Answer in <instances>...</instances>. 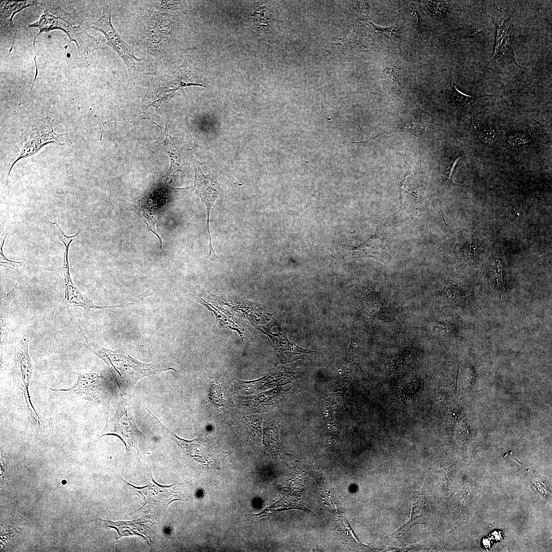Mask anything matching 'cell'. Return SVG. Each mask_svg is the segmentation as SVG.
Masks as SVG:
<instances>
[{"instance_id": "cell-15", "label": "cell", "mask_w": 552, "mask_h": 552, "mask_svg": "<svg viewBox=\"0 0 552 552\" xmlns=\"http://www.w3.org/2000/svg\"><path fill=\"white\" fill-rule=\"evenodd\" d=\"M483 247V241L477 232L464 230L459 236L454 252L462 262L472 263L478 259Z\"/></svg>"}, {"instance_id": "cell-32", "label": "cell", "mask_w": 552, "mask_h": 552, "mask_svg": "<svg viewBox=\"0 0 552 552\" xmlns=\"http://www.w3.org/2000/svg\"><path fill=\"white\" fill-rule=\"evenodd\" d=\"M152 5L161 10H174L180 8L181 2L174 1H151Z\"/></svg>"}, {"instance_id": "cell-31", "label": "cell", "mask_w": 552, "mask_h": 552, "mask_svg": "<svg viewBox=\"0 0 552 552\" xmlns=\"http://www.w3.org/2000/svg\"><path fill=\"white\" fill-rule=\"evenodd\" d=\"M48 221L55 233L58 237L60 240L64 244L65 249L68 250L70 244L79 235V229H78L77 233L75 235L71 236H67L61 230L56 222H52L49 219H48Z\"/></svg>"}, {"instance_id": "cell-14", "label": "cell", "mask_w": 552, "mask_h": 552, "mask_svg": "<svg viewBox=\"0 0 552 552\" xmlns=\"http://www.w3.org/2000/svg\"><path fill=\"white\" fill-rule=\"evenodd\" d=\"M157 13L148 23L149 48L159 51L166 44L174 29V24L170 15Z\"/></svg>"}, {"instance_id": "cell-20", "label": "cell", "mask_w": 552, "mask_h": 552, "mask_svg": "<svg viewBox=\"0 0 552 552\" xmlns=\"http://www.w3.org/2000/svg\"><path fill=\"white\" fill-rule=\"evenodd\" d=\"M425 499L422 496H417L411 505L410 517L408 522L393 534L396 537L402 536L414 524L425 520L427 510Z\"/></svg>"}, {"instance_id": "cell-13", "label": "cell", "mask_w": 552, "mask_h": 552, "mask_svg": "<svg viewBox=\"0 0 552 552\" xmlns=\"http://www.w3.org/2000/svg\"><path fill=\"white\" fill-rule=\"evenodd\" d=\"M348 249L353 258H371L384 262L389 252V241L384 231L378 227L368 240Z\"/></svg>"}, {"instance_id": "cell-28", "label": "cell", "mask_w": 552, "mask_h": 552, "mask_svg": "<svg viewBox=\"0 0 552 552\" xmlns=\"http://www.w3.org/2000/svg\"><path fill=\"white\" fill-rule=\"evenodd\" d=\"M435 325L432 327L433 331H436L443 336L449 337H455L457 334L458 330L457 326L450 323H436Z\"/></svg>"}, {"instance_id": "cell-19", "label": "cell", "mask_w": 552, "mask_h": 552, "mask_svg": "<svg viewBox=\"0 0 552 552\" xmlns=\"http://www.w3.org/2000/svg\"><path fill=\"white\" fill-rule=\"evenodd\" d=\"M40 4L38 1H26L23 2L1 1V21L6 27H12V18L14 14L18 11L28 7Z\"/></svg>"}, {"instance_id": "cell-24", "label": "cell", "mask_w": 552, "mask_h": 552, "mask_svg": "<svg viewBox=\"0 0 552 552\" xmlns=\"http://www.w3.org/2000/svg\"><path fill=\"white\" fill-rule=\"evenodd\" d=\"M489 269L498 289L504 290V266L500 256L496 255L492 259Z\"/></svg>"}, {"instance_id": "cell-26", "label": "cell", "mask_w": 552, "mask_h": 552, "mask_svg": "<svg viewBox=\"0 0 552 552\" xmlns=\"http://www.w3.org/2000/svg\"><path fill=\"white\" fill-rule=\"evenodd\" d=\"M384 80L392 89L398 90L401 88V75L396 66L386 67L384 71Z\"/></svg>"}, {"instance_id": "cell-3", "label": "cell", "mask_w": 552, "mask_h": 552, "mask_svg": "<svg viewBox=\"0 0 552 552\" xmlns=\"http://www.w3.org/2000/svg\"><path fill=\"white\" fill-rule=\"evenodd\" d=\"M114 379L102 373H81L75 383L66 389L49 388L57 397L66 400H85L102 411L107 418L110 413V403L117 394Z\"/></svg>"}, {"instance_id": "cell-10", "label": "cell", "mask_w": 552, "mask_h": 552, "mask_svg": "<svg viewBox=\"0 0 552 552\" xmlns=\"http://www.w3.org/2000/svg\"><path fill=\"white\" fill-rule=\"evenodd\" d=\"M195 168V180L194 188L200 197L202 202L205 204L207 214L206 227L209 237V258L214 260L218 258L211 243L210 232V214L212 206L215 202L222 195L223 190L220 184L216 180L213 175L208 171H204L199 165L193 164Z\"/></svg>"}, {"instance_id": "cell-25", "label": "cell", "mask_w": 552, "mask_h": 552, "mask_svg": "<svg viewBox=\"0 0 552 552\" xmlns=\"http://www.w3.org/2000/svg\"><path fill=\"white\" fill-rule=\"evenodd\" d=\"M441 293L450 302L457 304L465 297V291L460 286L446 281Z\"/></svg>"}, {"instance_id": "cell-22", "label": "cell", "mask_w": 552, "mask_h": 552, "mask_svg": "<svg viewBox=\"0 0 552 552\" xmlns=\"http://www.w3.org/2000/svg\"><path fill=\"white\" fill-rule=\"evenodd\" d=\"M8 234L4 237L3 243L1 245L0 248V265L1 266L5 267L6 269L9 270L12 269L15 270L18 274V281L17 284H21L24 283L26 280V277L25 275V271L28 268H39L41 269H45L47 270H51L49 269H47L43 267L39 266L36 265L32 264L25 262H16L11 261L7 259L4 255L3 251V247Z\"/></svg>"}, {"instance_id": "cell-34", "label": "cell", "mask_w": 552, "mask_h": 552, "mask_svg": "<svg viewBox=\"0 0 552 552\" xmlns=\"http://www.w3.org/2000/svg\"><path fill=\"white\" fill-rule=\"evenodd\" d=\"M221 391V387L217 385H213L212 386L210 393V399L216 405L223 404V402L224 401L225 395L223 392L219 394Z\"/></svg>"}, {"instance_id": "cell-27", "label": "cell", "mask_w": 552, "mask_h": 552, "mask_svg": "<svg viewBox=\"0 0 552 552\" xmlns=\"http://www.w3.org/2000/svg\"><path fill=\"white\" fill-rule=\"evenodd\" d=\"M427 8L434 16L441 19L446 17L450 12L451 5L446 1H429Z\"/></svg>"}, {"instance_id": "cell-18", "label": "cell", "mask_w": 552, "mask_h": 552, "mask_svg": "<svg viewBox=\"0 0 552 552\" xmlns=\"http://www.w3.org/2000/svg\"><path fill=\"white\" fill-rule=\"evenodd\" d=\"M357 340L354 335L352 336L349 346L348 353L339 369L337 376L336 388L337 390L342 388L348 382L350 375L353 371L357 353Z\"/></svg>"}, {"instance_id": "cell-12", "label": "cell", "mask_w": 552, "mask_h": 552, "mask_svg": "<svg viewBox=\"0 0 552 552\" xmlns=\"http://www.w3.org/2000/svg\"><path fill=\"white\" fill-rule=\"evenodd\" d=\"M134 490L141 494L145 503L141 508L146 504L155 507L159 510H165L172 502L175 500H184L179 497V492L175 484L171 486H162L156 483L151 475V481L149 485L136 488L132 485Z\"/></svg>"}, {"instance_id": "cell-4", "label": "cell", "mask_w": 552, "mask_h": 552, "mask_svg": "<svg viewBox=\"0 0 552 552\" xmlns=\"http://www.w3.org/2000/svg\"><path fill=\"white\" fill-rule=\"evenodd\" d=\"M13 383L18 406L35 427H42L40 416L34 407L29 388L33 365L29 352V338L25 335L15 343L11 369Z\"/></svg>"}, {"instance_id": "cell-17", "label": "cell", "mask_w": 552, "mask_h": 552, "mask_svg": "<svg viewBox=\"0 0 552 552\" xmlns=\"http://www.w3.org/2000/svg\"><path fill=\"white\" fill-rule=\"evenodd\" d=\"M366 302L368 307L367 315L373 319H377L384 322L393 320L389 308L386 305L380 295L376 291H372L366 296Z\"/></svg>"}, {"instance_id": "cell-1", "label": "cell", "mask_w": 552, "mask_h": 552, "mask_svg": "<svg viewBox=\"0 0 552 552\" xmlns=\"http://www.w3.org/2000/svg\"><path fill=\"white\" fill-rule=\"evenodd\" d=\"M77 325L83 338L82 344L105 363L120 393L124 395L129 396L134 385L145 377L169 370L177 371L171 363H145L132 357L124 351L110 350L101 347L85 335L79 323Z\"/></svg>"}, {"instance_id": "cell-30", "label": "cell", "mask_w": 552, "mask_h": 552, "mask_svg": "<svg viewBox=\"0 0 552 552\" xmlns=\"http://www.w3.org/2000/svg\"><path fill=\"white\" fill-rule=\"evenodd\" d=\"M496 133L495 129L489 125L479 126L477 130L478 139L485 143H492L496 140Z\"/></svg>"}, {"instance_id": "cell-16", "label": "cell", "mask_w": 552, "mask_h": 552, "mask_svg": "<svg viewBox=\"0 0 552 552\" xmlns=\"http://www.w3.org/2000/svg\"><path fill=\"white\" fill-rule=\"evenodd\" d=\"M340 393L328 394L322 399L323 415L325 427L330 433H335L339 425L343 404Z\"/></svg>"}, {"instance_id": "cell-23", "label": "cell", "mask_w": 552, "mask_h": 552, "mask_svg": "<svg viewBox=\"0 0 552 552\" xmlns=\"http://www.w3.org/2000/svg\"><path fill=\"white\" fill-rule=\"evenodd\" d=\"M369 25L371 30L373 31L377 38L383 41L390 42L398 41L401 37V30L398 27L382 28L377 26L371 22Z\"/></svg>"}, {"instance_id": "cell-29", "label": "cell", "mask_w": 552, "mask_h": 552, "mask_svg": "<svg viewBox=\"0 0 552 552\" xmlns=\"http://www.w3.org/2000/svg\"><path fill=\"white\" fill-rule=\"evenodd\" d=\"M408 11L410 19L413 27L417 30L420 35L424 39H426L424 35L425 28L422 22L419 11L415 7H414V6H410L409 7Z\"/></svg>"}, {"instance_id": "cell-7", "label": "cell", "mask_w": 552, "mask_h": 552, "mask_svg": "<svg viewBox=\"0 0 552 552\" xmlns=\"http://www.w3.org/2000/svg\"><path fill=\"white\" fill-rule=\"evenodd\" d=\"M107 419L101 437L109 435L118 436L125 445L127 452L140 460L142 457L138 442L141 432L132 413L129 396L120 393L115 415L112 418Z\"/></svg>"}, {"instance_id": "cell-11", "label": "cell", "mask_w": 552, "mask_h": 552, "mask_svg": "<svg viewBox=\"0 0 552 552\" xmlns=\"http://www.w3.org/2000/svg\"><path fill=\"white\" fill-rule=\"evenodd\" d=\"M496 29L495 50L490 58L489 64L496 68H503L511 64L524 68L518 63L514 53V31L510 17L501 19L496 24Z\"/></svg>"}, {"instance_id": "cell-6", "label": "cell", "mask_w": 552, "mask_h": 552, "mask_svg": "<svg viewBox=\"0 0 552 552\" xmlns=\"http://www.w3.org/2000/svg\"><path fill=\"white\" fill-rule=\"evenodd\" d=\"M199 62L196 57L188 56L176 70L157 78L156 94L148 107L154 106L158 112L159 105L173 97L179 88L190 85L205 87V80L201 74Z\"/></svg>"}, {"instance_id": "cell-21", "label": "cell", "mask_w": 552, "mask_h": 552, "mask_svg": "<svg viewBox=\"0 0 552 552\" xmlns=\"http://www.w3.org/2000/svg\"><path fill=\"white\" fill-rule=\"evenodd\" d=\"M453 73L451 82L446 89L445 95L448 101L458 108L464 109L469 104L477 99H481L489 95H466L456 87Z\"/></svg>"}, {"instance_id": "cell-9", "label": "cell", "mask_w": 552, "mask_h": 552, "mask_svg": "<svg viewBox=\"0 0 552 552\" xmlns=\"http://www.w3.org/2000/svg\"><path fill=\"white\" fill-rule=\"evenodd\" d=\"M68 252V250L65 249L63 262L64 295L60 304L54 309L53 314L59 313L65 309L70 307H81L84 309V317L89 318L91 316V310L93 309L118 308L136 303L134 301L113 306H101L95 305L91 300L81 292L73 282L70 273Z\"/></svg>"}, {"instance_id": "cell-33", "label": "cell", "mask_w": 552, "mask_h": 552, "mask_svg": "<svg viewBox=\"0 0 552 552\" xmlns=\"http://www.w3.org/2000/svg\"><path fill=\"white\" fill-rule=\"evenodd\" d=\"M528 135L525 133H517L510 135L508 139L509 144L511 146H517L520 145L526 144L530 141Z\"/></svg>"}, {"instance_id": "cell-5", "label": "cell", "mask_w": 552, "mask_h": 552, "mask_svg": "<svg viewBox=\"0 0 552 552\" xmlns=\"http://www.w3.org/2000/svg\"><path fill=\"white\" fill-rule=\"evenodd\" d=\"M53 120L50 117L32 120L29 123L20 145L19 153L14 158L9 169L6 181L8 179L12 168L20 159L30 156L50 143L59 146H70L73 144L66 133L57 134L53 128Z\"/></svg>"}, {"instance_id": "cell-8", "label": "cell", "mask_w": 552, "mask_h": 552, "mask_svg": "<svg viewBox=\"0 0 552 552\" xmlns=\"http://www.w3.org/2000/svg\"><path fill=\"white\" fill-rule=\"evenodd\" d=\"M111 11L107 5H102V13L99 19L91 23L90 27L102 32L107 41L105 43L115 51L123 60L127 68L130 80H135L141 65V60L137 58L131 48L121 38L111 23Z\"/></svg>"}, {"instance_id": "cell-2", "label": "cell", "mask_w": 552, "mask_h": 552, "mask_svg": "<svg viewBox=\"0 0 552 552\" xmlns=\"http://www.w3.org/2000/svg\"><path fill=\"white\" fill-rule=\"evenodd\" d=\"M41 5L44 10L39 19L28 25V28L35 27L39 29L38 33L34 37V45L36 37L41 32H48L54 29L64 31L68 36L70 42L76 43L79 56H87L88 52L99 48V42L87 32V27L83 25L80 18L63 10L57 1H42Z\"/></svg>"}]
</instances>
